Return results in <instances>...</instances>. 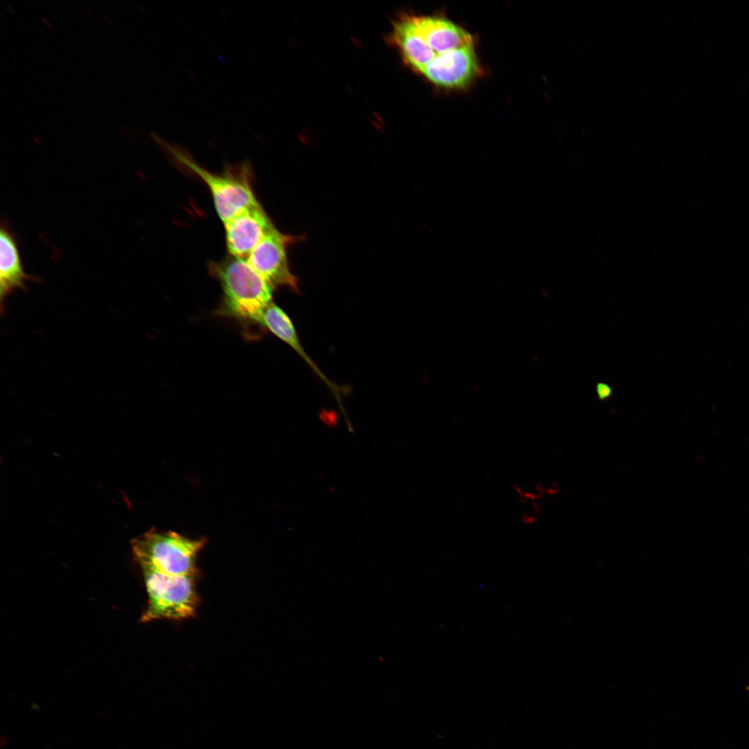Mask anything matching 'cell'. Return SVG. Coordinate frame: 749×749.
I'll use <instances>...</instances> for the list:
<instances>
[{
	"instance_id": "obj_1",
	"label": "cell",
	"mask_w": 749,
	"mask_h": 749,
	"mask_svg": "<svg viewBox=\"0 0 749 749\" xmlns=\"http://www.w3.org/2000/svg\"><path fill=\"white\" fill-rule=\"evenodd\" d=\"M209 271L221 286L223 296L215 313L236 321L243 329L261 327L275 289L244 259L232 255L210 261Z\"/></svg>"
},
{
	"instance_id": "obj_2",
	"label": "cell",
	"mask_w": 749,
	"mask_h": 749,
	"mask_svg": "<svg viewBox=\"0 0 749 749\" xmlns=\"http://www.w3.org/2000/svg\"><path fill=\"white\" fill-rule=\"evenodd\" d=\"M153 135L174 161L205 182L223 223L241 210L259 203L252 189V171L248 162L227 166L219 173H212L198 165L184 150Z\"/></svg>"
},
{
	"instance_id": "obj_3",
	"label": "cell",
	"mask_w": 749,
	"mask_h": 749,
	"mask_svg": "<svg viewBox=\"0 0 749 749\" xmlns=\"http://www.w3.org/2000/svg\"><path fill=\"white\" fill-rule=\"evenodd\" d=\"M205 538L191 539L174 531L150 530L132 542L134 556L141 567L177 576H196L197 556Z\"/></svg>"
},
{
	"instance_id": "obj_4",
	"label": "cell",
	"mask_w": 749,
	"mask_h": 749,
	"mask_svg": "<svg viewBox=\"0 0 749 749\" xmlns=\"http://www.w3.org/2000/svg\"><path fill=\"white\" fill-rule=\"evenodd\" d=\"M148 594V604L140 621L182 620L195 615L199 597L191 576L165 574L141 567Z\"/></svg>"
},
{
	"instance_id": "obj_5",
	"label": "cell",
	"mask_w": 749,
	"mask_h": 749,
	"mask_svg": "<svg viewBox=\"0 0 749 749\" xmlns=\"http://www.w3.org/2000/svg\"><path fill=\"white\" fill-rule=\"evenodd\" d=\"M300 239L280 232L275 227L251 251L246 261L274 289L285 286L299 293L298 281L290 270L288 245Z\"/></svg>"
},
{
	"instance_id": "obj_6",
	"label": "cell",
	"mask_w": 749,
	"mask_h": 749,
	"mask_svg": "<svg viewBox=\"0 0 749 749\" xmlns=\"http://www.w3.org/2000/svg\"><path fill=\"white\" fill-rule=\"evenodd\" d=\"M481 73V68L472 44L442 55L427 66L421 75L440 89H466Z\"/></svg>"
},
{
	"instance_id": "obj_7",
	"label": "cell",
	"mask_w": 749,
	"mask_h": 749,
	"mask_svg": "<svg viewBox=\"0 0 749 749\" xmlns=\"http://www.w3.org/2000/svg\"><path fill=\"white\" fill-rule=\"evenodd\" d=\"M223 224L230 255L244 259L275 227L259 203L241 210Z\"/></svg>"
},
{
	"instance_id": "obj_8",
	"label": "cell",
	"mask_w": 749,
	"mask_h": 749,
	"mask_svg": "<svg viewBox=\"0 0 749 749\" xmlns=\"http://www.w3.org/2000/svg\"><path fill=\"white\" fill-rule=\"evenodd\" d=\"M40 281L37 276L27 274L22 264L17 237L9 223L1 221L0 229V305L5 311V300L16 290L26 291V282Z\"/></svg>"
},
{
	"instance_id": "obj_9",
	"label": "cell",
	"mask_w": 749,
	"mask_h": 749,
	"mask_svg": "<svg viewBox=\"0 0 749 749\" xmlns=\"http://www.w3.org/2000/svg\"><path fill=\"white\" fill-rule=\"evenodd\" d=\"M415 29L436 55V59L451 51L474 44L465 29L440 16L413 15Z\"/></svg>"
},
{
	"instance_id": "obj_10",
	"label": "cell",
	"mask_w": 749,
	"mask_h": 749,
	"mask_svg": "<svg viewBox=\"0 0 749 749\" xmlns=\"http://www.w3.org/2000/svg\"><path fill=\"white\" fill-rule=\"evenodd\" d=\"M389 40L399 50L405 64L417 74H421L436 58L434 52L417 32L412 15L403 14L397 17Z\"/></svg>"
},
{
	"instance_id": "obj_11",
	"label": "cell",
	"mask_w": 749,
	"mask_h": 749,
	"mask_svg": "<svg viewBox=\"0 0 749 749\" xmlns=\"http://www.w3.org/2000/svg\"><path fill=\"white\" fill-rule=\"evenodd\" d=\"M261 325L263 327L292 347L329 388L341 403V394H345L348 389L340 387L331 381L309 356L300 342L292 320L282 308L273 302L271 303L264 312Z\"/></svg>"
},
{
	"instance_id": "obj_12",
	"label": "cell",
	"mask_w": 749,
	"mask_h": 749,
	"mask_svg": "<svg viewBox=\"0 0 749 749\" xmlns=\"http://www.w3.org/2000/svg\"><path fill=\"white\" fill-rule=\"evenodd\" d=\"M596 393L601 402L610 399L613 395V389L605 382H598L596 385Z\"/></svg>"
},
{
	"instance_id": "obj_13",
	"label": "cell",
	"mask_w": 749,
	"mask_h": 749,
	"mask_svg": "<svg viewBox=\"0 0 749 749\" xmlns=\"http://www.w3.org/2000/svg\"><path fill=\"white\" fill-rule=\"evenodd\" d=\"M42 21H44V23L45 24V25H46V26L47 27H49V28H51V24H50V23H49V21H48V20H47V19H44V18H42Z\"/></svg>"
},
{
	"instance_id": "obj_14",
	"label": "cell",
	"mask_w": 749,
	"mask_h": 749,
	"mask_svg": "<svg viewBox=\"0 0 749 749\" xmlns=\"http://www.w3.org/2000/svg\"><path fill=\"white\" fill-rule=\"evenodd\" d=\"M103 17H104V18H105V19L107 20V22H108L109 24H111V22H110V19H109V18L107 17V15H103Z\"/></svg>"
}]
</instances>
